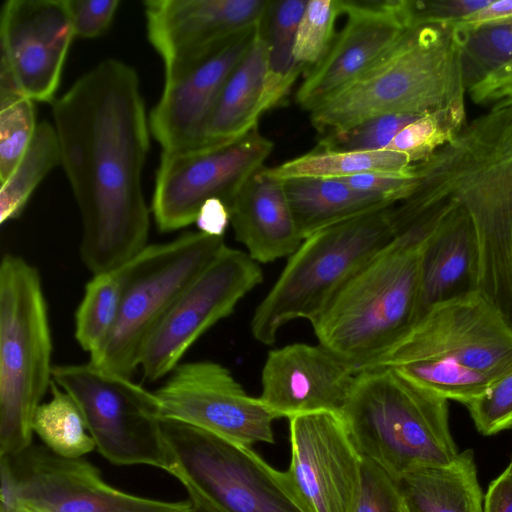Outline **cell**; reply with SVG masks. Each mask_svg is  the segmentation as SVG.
Instances as JSON below:
<instances>
[{"label":"cell","mask_w":512,"mask_h":512,"mask_svg":"<svg viewBox=\"0 0 512 512\" xmlns=\"http://www.w3.org/2000/svg\"><path fill=\"white\" fill-rule=\"evenodd\" d=\"M61 165L82 219L81 260L93 274L147 246L149 210L142 171L149 121L136 71L106 59L52 104Z\"/></svg>","instance_id":"1"},{"label":"cell","mask_w":512,"mask_h":512,"mask_svg":"<svg viewBox=\"0 0 512 512\" xmlns=\"http://www.w3.org/2000/svg\"><path fill=\"white\" fill-rule=\"evenodd\" d=\"M414 182L391 215L396 230L458 208L479 250L478 293L512 328V105L491 108L413 165Z\"/></svg>","instance_id":"2"},{"label":"cell","mask_w":512,"mask_h":512,"mask_svg":"<svg viewBox=\"0 0 512 512\" xmlns=\"http://www.w3.org/2000/svg\"><path fill=\"white\" fill-rule=\"evenodd\" d=\"M375 368L466 406L512 370V328L479 293L442 302L362 370Z\"/></svg>","instance_id":"3"},{"label":"cell","mask_w":512,"mask_h":512,"mask_svg":"<svg viewBox=\"0 0 512 512\" xmlns=\"http://www.w3.org/2000/svg\"><path fill=\"white\" fill-rule=\"evenodd\" d=\"M466 93L454 27H413L368 70L312 109L310 121L324 136L381 115L465 106Z\"/></svg>","instance_id":"4"},{"label":"cell","mask_w":512,"mask_h":512,"mask_svg":"<svg viewBox=\"0 0 512 512\" xmlns=\"http://www.w3.org/2000/svg\"><path fill=\"white\" fill-rule=\"evenodd\" d=\"M434 227L398 234L337 290L311 322L318 344L358 372L414 322L421 253Z\"/></svg>","instance_id":"5"},{"label":"cell","mask_w":512,"mask_h":512,"mask_svg":"<svg viewBox=\"0 0 512 512\" xmlns=\"http://www.w3.org/2000/svg\"><path fill=\"white\" fill-rule=\"evenodd\" d=\"M341 416L361 457L393 479L448 465L459 454L449 429L448 400L391 368L358 371Z\"/></svg>","instance_id":"6"},{"label":"cell","mask_w":512,"mask_h":512,"mask_svg":"<svg viewBox=\"0 0 512 512\" xmlns=\"http://www.w3.org/2000/svg\"><path fill=\"white\" fill-rule=\"evenodd\" d=\"M52 335L38 270L6 253L0 265V456L32 444L33 419L53 380Z\"/></svg>","instance_id":"7"},{"label":"cell","mask_w":512,"mask_h":512,"mask_svg":"<svg viewBox=\"0 0 512 512\" xmlns=\"http://www.w3.org/2000/svg\"><path fill=\"white\" fill-rule=\"evenodd\" d=\"M393 205L368 210L306 237L253 313L250 329L255 340L271 345L288 322L311 323L337 290L395 239Z\"/></svg>","instance_id":"8"},{"label":"cell","mask_w":512,"mask_h":512,"mask_svg":"<svg viewBox=\"0 0 512 512\" xmlns=\"http://www.w3.org/2000/svg\"><path fill=\"white\" fill-rule=\"evenodd\" d=\"M172 460L170 474L185 487L193 507L218 512H305L285 472L251 447L199 428L163 419Z\"/></svg>","instance_id":"9"},{"label":"cell","mask_w":512,"mask_h":512,"mask_svg":"<svg viewBox=\"0 0 512 512\" xmlns=\"http://www.w3.org/2000/svg\"><path fill=\"white\" fill-rule=\"evenodd\" d=\"M225 245L224 237L189 232L167 243L147 245L134 256L117 322L89 362L131 378L155 328Z\"/></svg>","instance_id":"10"},{"label":"cell","mask_w":512,"mask_h":512,"mask_svg":"<svg viewBox=\"0 0 512 512\" xmlns=\"http://www.w3.org/2000/svg\"><path fill=\"white\" fill-rule=\"evenodd\" d=\"M53 380L75 400L97 451L109 462L170 473L172 460L154 392L90 362L56 365Z\"/></svg>","instance_id":"11"},{"label":"cell","mask_w":512,"mask_h":512,"mask_svg":"<svg viewBox=\"0 0 512 512\" xmlns=\"http://www.w3.org/2000/svg\"><path fill=\"white\" fill-rule=\"evenodd\" d=\"M273 147L256 126L223 145L162 151L151 206L157 228L172 232L195 223L201 206L211 198L230 208L244 182L264 167Z\"/></svg>","instance_id":"12"},{"label":"cell","mask_w":512,"mask_h":512,"mask_svg":"<svg viewBox=\"0 0 512 512\" xmlns=\"http://www.w3.org/2000/svg\"><path fill=\"white\" fill-rule=\"evenodd\" d=\"M263 282L259 263L225 245L174 302L149 337L140 361L143 378L155 382L181 363L188 349Z\"/></svg>","instance_id":"13"},{"label":"cell","mask_w":512,"mask_h":512,"mask_svg":"<svg viewBox=\"0 0 512 512\" xmlns=\"http://www.w3.org/2000/svg\"><path fill=\"white\" fill-rule=\"evenodd\" d=\"M154 393L163 419L248 447L275 443L272 423L277 417L218 362L180 363Z\"/></svg>","instance_id":"14"},{"label":"cell","mask_w":512,"mask_h":512,"mask_svg":"<svg viewBox=\"0 0 512 512\" xmlns=\"http://www.w3.org/2000/svg\"><path fill=\"white\" fill-rule=\"evenodd\" d=\"M288 482L305 512H355L363 459L341 414L319 411L289 419Z\"/></svg>","instance_id":"15"},{"label":"cell","mask_w":512,"mask_h":512,"mask_svg":"<svg viewBox=\"0 0 512 512\" xmlns=\"http://www.w3.org/2000/svg\"><path fill=\"white\" fill-rule=\"evenodd\" d=\"M20 486L19 512H194L189 500L135 496L107 484L83 458H64L30 446L10 457Z\"/></svg>","instance_id":"16"},{"label":"cell","mask_w":512,"mask_h":512,"mask_svg":"<svg viewBox=\"0 0 512 512\" xmlns=\"http://www.w3.org/2000/svg\"><path fill=\"white\" fill-rule=\"evenodd\" d=\"M259 25V24H258ZM258 25L203 51L165 76L149 128L162 151L198 149L220 93L248 51Z\"/></svg>","instance_id":"17"},{"label":"cell","mask_w":512,"mask_h":512,"mask_svg":"<svg viewBox=\"0 0 512 512\" xmlns=\"http://www.w3.org/2000/svg\"><path fill=\"white\" fill-rule=\"evenodd\" d=\"M73 37L65 0H7L1 8L0 62L33 101L54 102Z\"/></svg>","instance_id":"18"},{"label":"cell","mask_w":512,"mask_h":512,"mask_svg":"<svg viewBox=\"0 0 512 512\" xmlns=\"http://www.w3.org/2000/svg\"><path fill=\"white\" fill-rule=\"evenodd\" d=\"M347 20L322 62L306 73L295 101L310 112L349 84L383 55L408 29L401 0H339Z\"/></svg>","instance_id":"19"},{"label":"cell","mask_w":512,"mask_h":512,"mask_svg":"<svg viewBox=\"0 0 512 512\" xmlns=\"http://www.w3.org/2000/svg\"><path fill=\"white\" fill-rule=\"evenodd\" d=\"M270 0H147L148 40L169 76L208 48L257 26Z\"/></svg>","instance_id":"20"},{"label":"cell","mask_w":512,"mask_h":512,"mask_svg":"<svg viewBox=\"0 0 512 512\" xmlns=\"http://www.w3.org/2000/svg\"><path fill=\"white\" fill-rule=\"evenodd\" d=\"M357 373L320 344H289L268 352L258 398L277 419L319 411L342 414Z\"/></svg>","instance_id":"21"},{"label":"cell","mask_w":512,"mask_h":512,"mask_svg":"<svg viewBox=\"0 0 512 512\" xmlns=\"http://www.w3.org/2000/svg\"><path fill=\"white\" fill-rule=\"evenodd\" d=\"M436 216L421 253L416 318L436 304L478 293L479 250L471 220L458 208Z\"/></svg>","instance_id":"22"},{"label":"cell","mask_w":512,"mask_h":512,"mask_svg":"<svg viewBox=\"0 0 512 512\" xmlns=\"http://www.w3.org/2000/svg\"><path fill=\"white\" fill-rule=\"evenodd\" d=\"M229 209L235 239L257 263L289 257L304 240L283 182L267 174L265 167L244 182Z\"/></svg>","instance_id":"23"},{"label":"cell","mask_w":512,"mask_h":512,"mask_svg":"<svg viewBox=\"0 0 512 512\" xmlns=\"http://www.w3.org/2000/svg\"><path fill=\"white\" fill-rule=\"evenodd\" d=\"M260 24V23H259ZM266 78V44L259 25L254 39L226 81L206 123L199 148L236 140L258 126Z\"/></svg>","instance_id":"24"},{"label":"cell","mask_w":512,"mask_h":512,"mask_svg":"<svg viewBox=\"0 0 512 512\" xmlns=\"http://www.w3.org/2000/svg\"><path fill=\"white\" fill-rule=\"evenodd\" d=\"M394 480L409 512H484L471 450L448 465L417 468Z\"/></svg>","instance_id":"25"},{"label":"cell","mask_w":512,"mask_h":512,"mask_svg":"<svg viewBox=\"0 0 512 512\" xmlns=\"http://www.w3.org/2000/svg\"><path fill=\"white\" fill-rule=\"evenodd\" d=\"M281 181L303 239L336 222L395 204L359 193L338 178L301 177Z\"/></svg>","instance_id":"26"},{"label":"cell","mask_w":512,"mask_h":512,"mask_svg":"<svg viewBox=\"0 0 512 512\" xmlns=\"http://www.w3.org/2000/svg\"><path fill=\"white\" fill-rule=\"evenodd\" d=\"M308 0H270L259 24L266 44V78L260 112L279 106L303 70L294 60L297 27Z\"/></svg>","instance_id":"27"},{"label":"cell","mask_w":512,"mask_h":512,"mask_svg":"<svg viewBox=\"0 0 512 512\" xmlns=\"http://www.w3.org/2000/svg\"><path fill=\"white\" fill-rule=\"evenodd\" d=\"M133 258L114 269L93 275L85 285L75 313V339L89 356L103 347L117 322Z\"/></svg>","instance_id":"28"},{"label":"cell","mask_w":512,"mask_h":512,"mask_svg":"<svg viewBox=\"0 0 512 512\" xmlns=\"http://www.w3.org/2000/svg\"><path fill=\"white\" fill-rule=\"evenodd\" d=\"M414 164L402 153L335 151L317 145L313 150L265 171L278 180L291 178H343L375 171H405Z\"/></svg>","instance_id":"29"},{"label":"cell","mask_w":512,"mask_h":512,"mask_svg":"<svg viewBox=\"0 0 512 512\" xmlns=\"http://www.w3.org/2000/svg\"><path fill=\"white\" fill-rule=\"evenodd\" d=\"M60 164V147L54 125L42 121L37 124L33 139L22 159L11 175L1 183V224L19 217L38 184Z\"/></svg>","instance_id":"30"},{"label":"cell","mask_w":512,"mask_h":512,"mask_svg":"<svg viewBox=\"0 0 512 512\" xmlns=\"http://www.w3.org/2000/svg\"><path fill=\"white\" fill-rule=\"evenodd\" d=\"M51 399L42 403L33 419V431L50 451L64 458H82L96 449L87 433L83 414L75 400L54 380Z\"/></svg>","instance_id":"31"},{"label":"cell","mask_w":512,"mask_h":512,"mask_svg":"<svg viewBox=\"0 0 512 512\" xmlns=\"http://www.w3.org/2000/svg\"><path fill=\"white\" fill-rule=\"evenodd\" d=\"M33 100L17 85L10 69L0 62V182L16 168L36 131Z\"/></svg>","instance_id":"32"},{"label":"cell","mask_w":512,"mask_h":512,"mask_svg":"<svg viewBox=\"0 0 512 512\" xmlns=\"http://www.w3.org/2000/svg\"><path fill=\"white\" fill-rule=\"evenodd\" d=\"M454 29L466 89L512 60V19Z\"/></svg>","instance_id":"33"},{"label":"cell","mask_w":512,"mask_h":512,"mask_svg":"<svg viewBox=\"0 0 512 512\" xmlns=\"http://www.w3.org/2000/svg\"><path fill=\"white\" fill-rule=\"evenodd\" d=\"M465 106L428 112L406 125L384 149L405 154L412 164L426 160L465 126Z\"/></svg>","instance_id":"34"},{"label":"cell","mask_w":512,"mask_h":512,"mask_svg":"<svg viewBox=\"0 0 512 512\" xmlns=\"http://www.w3.org/2000/svg\"><path fill=\"white\" fill-rule=\"evenodd\" d=\"M339 15H342L339 0H308L294 45V60L303 72L315 68L328 54Z\"/></svg>","instance_id":"35"},{"label":"cell","mask_w":512,"mask_h":512,"mask_svg":"<svg viewBox=\"0 0 512 512\" xmlns=\"http://www.w3.org/2000/svg\"><path fill=\"white\" fill-rule=\"evenodd\" d=\"M421 115L387 114L368 119L347 130L324 135L318 145L335 151H380L410 122Z\"/></svg>","instance_id":"36"},{"label":"cell","mask_w":512,"mask_h":512,"mask_svg":"<svg viewBox=\"0 0 512 512\" xmlns=\"http://www.w3.org/2000/svg\"><path fill=\"white\" fill-rule=\"evenodd\" d=\"M477 430L493 435L512 427V370L466 405Z\"/></svg>","instance_id":"37"},{"label":"cell","mask_w":512,"mask_h":512,"mask_svg":"<svg viewBox=\"0 0 512 512\" xmlns=\"http://www.w3.org/2000/svg\"><path fill=\"white\" fill-rule=\"evenodd\" d=\"M491 1L401 0V10L408 28L426 25L455 26Z\"/></svg>","instance_id":"38"},{"label":"cell","mask_w":512,"mask_h":512,"mask_svg":"<svg viewBox=\"0 0 512 512\" xmlns=\"http://www.w3.org/2000/svg\"><path fill=\"white\" fill-rule=\"evenodd\" d=\"M362 459V489L355 512H404L396 481L372 461Z\"/></svg>","instance_id":"39"},{"label":"cell","mask_w":512,"mask_h":512,"mask_svg":"<svg viewBox=\"0 0 512 512\" xmlns=\"http://www.w3.org/2000/svg\"><path fill=\"white\" fill-rule=\"evenodd\" d=\"M353 190L397 203L409 193L414 182L413 166L405 171H375L338 178Z\"/></svg>","instance_id":"40"},{"label":"cell","mask_w":512,"mask_h":512,"mask_svg":"<svg viewBox=\"0 0 512 512\" xmlns=\"http://www.w3.org/2000/svg\"><path fill=\"white\" fill-rule=\"evenodd\" d=\"M75 36L95 38L110 26L119 0H65Z\"/></svg>","instance_id":"41"},{"label":"cell","mask_w":512,"mask_h":512,"mask_svg":"<svg viewBox=\"0 0 512 512\" xmlns=\"http://www.w3.org/2000/svg\"><path fill=\"white\" fill-rule=\"evenodd\" d=\"M478 105L501 108L512 105V60L467 89Z\"/></svg>","instance_id":"42"},{"label":"cell","mask_w":512,"mask_h":512,"mask_svg":"<svg viewBox=\"0 0 512 512\" xmlns=\"http://www.w3.org/2000/svg\"><path fill=\"white\" fill-rule=\"evenodd\" d=\"M195 224L200 232L216 237H224L231 215L228 206L218 198L207 200L200 208Z\"/></svg>","instance_id":"43"},{"label":"cell","mask_w":512,"mask_h":512,"mask_svg":"<svg viewBox=\"0 0 512 512\" xmlns=\"http://www.w3.org/2000/svg\"><path fill=\"white\" fill-rule=\"evenodd\" d=\"M484 512H512V461L490 483L484 497Z\"/></svg>","instance_id":"44"},{"label":"cell","mask_w":512,"mask_h":512,"mask_svg":"<svg viewBox=\"0 0 512 512\" xmlns=\"http://www.w3.org/2000/svg\"><path fill=\"white\" fill-rule=\"evenodd\" d=\"M0 512H19L20 486L11 458L0 456Z\"/></svg>","instance_id":"45"},{"label":"cell","mask_w":512,"mask_h":512,"mask_svg":"<svg viewBox=\"0 0 512 512\" xmlns=\"http://www.w3.org/2000/svg\"><path fill=\"white\" fill-rule=\"evenodd\" d=\"M512 19V0H492L490 4L461 20L456 28H474Z\"/></svg>","instance_id":"46"},{"label":"cell","mask_w":512,"mask_h":512,"mask_svg":"<svg viewBox=\"0 0 512 512\" xmlns=\"http://www.w3.org/2000/svg\"><path fill=\"white\" fill-rule=\"evenodd\" d=\"M193 507V506H192ZM194 512H218L216 510H213L211 508L203 507V506H196L193 507Z\"/></svg>","instance_id":"47"},{"label":"cell","mask_w":512,"mask_h":512,"mask_svg":"<svg viewBox=\"0 0 512 512\" xmlns=\"http://www.w3.org/2000/svg\"><path fill=\"white\" fill-rule=\"evenodd\" d=\"M404 512H409V511L406 509L405 505H404Z\"/></svg>","instance_id":"48"},{"label":"cell","mask_w":512,"mask_h":512,"mask_svg":"<svg viewBox=\"0 0 512 512\" xmlns=\"http://www.w3.org/2000/svg\"><path fill=\"white\" fill-rule=\"evenodd\" d=\"M511 429H512V427H511ZM511 461H512V459H511Z\"/></svg>","instance_id":"49"}]
</instances>
